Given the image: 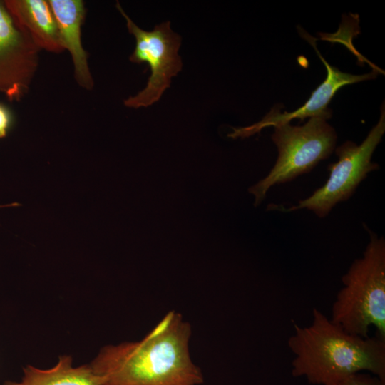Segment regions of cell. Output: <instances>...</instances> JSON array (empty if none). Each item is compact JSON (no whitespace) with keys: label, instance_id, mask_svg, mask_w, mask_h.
I'll return each mask as SVG.
<instances>
[{"label":"cell","instance_id":"1","mask_svg":"<svg viewBox=\"0 0 385 385\" xmlns=\"http://www.w3.org/2000/svg\"><path fill=\"white\" fill-rule=\"evenodd\" d=\"M192 332L171 310L142 339L105 346L90 364L101 385H200L204 375L190 352Z\"/></svg>","mask_w":385,"mask_h":385},{"label":"cell","instance_id":"2","mask_svg":"<svg viewBox=\"0 0 385 385\" xmlns=\"http://www.w3.org/2000/svg\"><path fill=\"white\" fill-rule=\"evenodd\" d=\"M287 344L292 374L314 385H334L356 373L385 379V340L346 332L317 308L308 326H294Z\"/></svg>","mask_w":385,"mask_h":385},{"label":"cell","instance_id":"3","mask_svg":"<svg viewBox=\"0 0 385 385\" xmlns=\"http://www.w3.org/2000/svg\"><path fill=\"white\" fill-rule=\"evenodd\" d=\"M369 242L342 276L330 319L346 332L368 337L370 327L385 340V240L365 227Z\"/></svg>","mask_w":385,"mask_h":385},{"label":"cell","instance_id":"4","mask_svg":"<svg viewBox=\"0 0 385 385\" xmlns=\"http://www.w3.org/2000/svg\"><path fill=\"white\" fill-rule=\"evenodd\" d=\"M324 116H313L302 125L290 123L274 125L272 135L278 156L268 175L249 188L255 205L265 198L271 187L289 182L310 172L334 150L337 139L334 128Z\"/></svg>","mask_w":385,"mask_h":385},{"label":"cell","instance_id":"5","mask_svg":"<svg viewBox=\"0 0 385 385\" xmlns=\"http://www.w3.org/2000/svg\"><path fill=\"white\" fill-rule=\"evenodd\" d=\"M384 132L385 110L383 103L378 123L360 145L347 140L335 148L338 160L329 165V176L323 186L309 197L299 200L297 205L284 207L270 205L269 210L287 212L307 209L319 217L327 216L337 203L351 197L368 173L378 170L379 165L371 161V157Z\"/></svg>","mask_w":385,"mask_h":385},{"label":"cell","instance_id":"6","mask_svg":"<svg viewBox=\"0 0 385 385\" xmlns=\"http://www.w3.org/2000/svg\"><path fill=\"white\" fill-rule=\"evenodd\" d=\"M116 8L125 19L128 31L135 38L130 61L146 63L151 72L145 88L123 103L129 108L148 107L160 100L170 86L172 78L182 70L183 63L178 54L181 36L171 29L169 21L156 25L152 31H145L133 21L119 2L116 3Z\"/></svg>","mask_w":385,"mask_h":385},{"label":"cell","instance_id":"7","mask_svg":"<svg viewBox=\"0 0 385 385\" xmlns=\"http://www.w3.org/2000/svg\"><path fill=\"white\" fill-rule=\"evenodd\" d=\"M39 51L0 1V94L9 101L19 102L29 92Z\"/></svg>","mask_w":385,"mask_h":385},{"label":"cell","instance_id":"8","mask_svg":"<svg viewBox=\"0 0 385 385\" xmlns=\"http://www.w3.org/2000/svg\"><path fill=\"white\" fill-rule=\"evenodd\" d=\"M300 35L305 38L314 48L318 56L327 69L325 80L311 93L309 99L303 106L292 112H281L279 106L273 107L271 111L259 122L244 128H234L232 132L227 135L232 138H247L268 126L290 123L293 119L303 120L306 118L324 116L329 119L332 116V111L328 105L334 94L343 86L375 78L377 71L361 75L344 73L337 68L329 64L321 55L316 46V39L304 30H299Z\"/></svg>","mask_w":385,"mask_h":385},{"label":"cell","instance_id":"9","mask_svg":"<svg viewBox=\"0 0 385 385\" xmlns=\"http://www.w3.org/2000/svg\"><path fill=\"white\" fill-rule=\"evenodd\" d=\"M56 19L61 44L72 58L77 83L91 90L94 82L88 63V53L81 42V26L85 16L81 0L48 1Z\"/></svg>","mask_w":385,"mask_h":385},{"label":"cell","instance_id":"10","mask_svg":"<svg viewBox=\"0 0 385 385\" xmlns=\"http://www.w3.org/2000/svg\"><path fill=\"white\" fill-rule=\"evenodd\" d=\"M4 3L16 24L40 50L56 53L64 51L48 1L6 0Z\"/></svg>","mask_w":385,"mask_h":385},{"label":"cell","instance_id":"11","mask_svg":"<svg viewBox=\"0 0 385 385\" xmlns=\"http://www.w3.org/2000/svg\"><path fill=\"white\" fill-rule=\"evenodd\" d=\"M71 356L63 355L51 369L42 370L31 365L24 368L21 382L6 381L3 385H101L102 379L91 364L72 365Z\"/></svg>","mask_w":385,"mask_h":385},{"label":"cell","instance_id":"12","mask_svg":"<svg viewBox=\"0 0 385 385\" xmlns=\"http://www.w3.org/2000/svg\"><path fill=\"white\" fill-rule=\"evenodd\" d=\"M334 385H385V379L370 373L353 374Z\"/></svg>","mask_w":385,"mask_h":385},{"label":"cell","instance_id":"13","mask_svg":"<svg viewBox=\"0 0 385 385\" xmlns=\"http://www.w3.org/2000/svg\"><path fill=\"white\" fill-rule=\"evenodd\" d=\"M14 124V115L11 111L0 103V139L7 136Z\"/></svg>","mask_w":385,"mask_h":385},{"label":"cell","instance_id":"14","mask_svg":"<svg viewBox=\"0 0 385 385\" xmlns=\"http://www.w3.org/2000/svg\"><path fill=\"white\" fill-rule=\"evenodd\" d=\"M16 205V204L6 205H4V206L0 205V207H7V206H14V205Z\"/></svg>","mask_w":385,"mask_h":385}]
</instances>
